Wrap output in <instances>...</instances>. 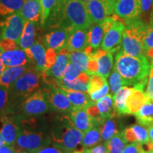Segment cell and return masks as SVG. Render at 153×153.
Here are the masks:
<instances>
[{
	"label": "cell",
	"mask_w": 153,
	"mask_h": 153,
	"mask_svg": "<svg viewBox=\"0 0 153 153\" xmlns=\"http://www.w3.org/2000/svg\"><path fill=\"white\" fill-rule=\"evenodd\" d=\"M19 133L14 148L16 153H34L52 144L51 131L36 118H22L19 116Z\"/></svg>",
	"instance_id": "1"
},
{
	"label": "cell",
	"mask_w": 153,
	"mask_h": 153,
	"mask_svg": "<svg viewBox=\"0 0 153 153\" xmlns=\"http://www.w3.org/2000/svg\"><path fill=\"white\" fill-rule=\"evenodd\" d=\"M51 16H55L57 26L67 28L70 32L88 29L92 26L86 4L80 0H60L50 17Z\"/></svg>",
	"instance_id": "2"
},
{
	"label": "cell",
	"mask_w": 153,
	"mask_h": 153,
	"mask_svg": "<svg viewBox=\"0 0 153 153\" xmlns=\"http://www.w3.org/2000/svg\"><path fill=\"white\" fill-rule=\"evenodd\" d=\"M114 68L124 80L125 87L135 86L147 79L150 73V63L145 56L134 57L119 51L115 58Z\"/></svg>",
	"instance_id": "3"
},
{
	"label": "cell",
	"mask_w": 153,
	"mask_h": 153,
	"mask_svg": "<svg viewBox=\"0 0 153 153\" xmlns=\"http://www.w3.org/2000/svg\"><path fill=\"white\" fill-rule=\"evenodd\" d=\"M50 131L53 145L70 153L81 144L85 135L83 132L76 128L68 115L57 118Z\"/></svg>",
	"instance_id": "4"
},
{
	"label": "cell",
	"mask_w": 153,
	"mask_h": 153,
	"mask_svg": "<svg viewBox=\"0 0 153 153\" xmlns=\"http://www.w3.org/2000/svg\"><path fill=\"white\" fill-rule=\"evenodd\" d=\"M41 72L35 68H29L21 76L15 83L9 88V104L7 115L13 114L16 108L18 102H22L26 97L38 91L41 86Z\"/></svg>",
	"instance_id": "5"
},
{
	"label": "cell",
	"mask_w": 153,
	"mask_h": 153,
	"mask_svg": "<svg viewBox=\"0 0 153 153\" xmlns=\"http://www.w3.org/2000/svg\"><path fill=\"white\" fill-rule=\"evenodd\" d=\"M124 24L125 29L122 38V51L131 56H145L143 40L148 25L140 19Z\"/></svg>",
	"instance_id": "6"
},
{
	"label": "cell",
	"mask_w": 153,
	"mask_h": 153,
	"mask_svg": "<svg viewBox=\"0 0 153 153\" xmlns=\"http://www.w3.org/2000/svg\"><path fill=\"white\" fill-rule=\"evenodd\" d=\"M70 51L67 48L60 50L57 52L56 60L54 65L48 70H45L41 72L42 79L45 85L55 86L57 87L58 83L62 79L63 74L69 63Z\"/></svg>",
	"instance_id": "7"
},
{
	"label": "cell",
	"mask_w": 153,
	"mask_h": 153,
	"mask_svg": "<svg viewBox=\"0 0 153 153\" xmlns=\"http://www.w3.org/2000/svg\"><path fill=\"white\" fill-rule=\"evenodd\" d=\"M26 21L22 13L18 11L0 22V40L8 38L16 41L19 45Z\"/></svg>",
	"instance_id": "8"
},
{
	"label": "cell",
	"mask_w": 153,
	"mask_h": 153,
	"mask_svg": "<svg viewBox=\"0 0 153 153\" xmlns=\"http://www.w3.org/2000/svg\"><path fill=\"white\" fill-rule=\"evenodd\" d=\"M23 112L26 116H41L52 110L42 89L28 96L22 103Z\"/></svg>",
	"instance_id": "9"
},
{
	"label": "cell",
	"mask_w": 153,
	"mask_h": 153,
	"mask_svg": "<svg viewBox=\"0 0 153 153\" xmlns=\"http://www.w3.org/2000/svg\"><path fill=\"white\" fill-rule=\"evenodd\" d=\"M42 90L52 110L69 114L74 108L68 97L59 87L46 85Z\"/></svg>",
	"instance_id": "10"
},
{
	"label": "cell",
	"mask_w": 153,
	"mask_h": 153,
	"mask_svg": "<svg viewBox=\"0 0 153 153\" xmlns=\"http://www.w3.org/2000/svg\"><path fill=\"white\" fill-rule=\"evenodd\" d=\"M114 14L123 24L140 19L142 8L140 0H117Z\"/></svg>",
	"instance_id": "11"
},
{
	"label": "cell",
	"mask_w": 153,
	"mask_h": 153,
	"mask_svg": "<svg viewBox=\"0 0 153 153\" xmlns=\"http://www.w3.org/2000/svg\"><path fill=\"white\" fill-rule=\"evenodd\" d=\"M117 0H93L86 3L87 11L92 24H99L104 19L114 12V7Z\"/></svg>",
	"instance_id": "12"
},
{
	"label": "cell",
	"mask_w": 153,
	"mask_h": 153,
	"mask_svg": "<svg viewBox=\"0 0 153 153\" xmlns=\"http://www.w3.org/2000/svg\"><path fill=\"white\" fill-rule=\"evenodd\" d=\"M124 29L125 24L116 16V20L115 21L112 27L104 34L101 43L102 49L112 53L117 51L120 48V45L122 43Z\"/></svg>",
	"instance_id": "13"
},
{
	"label": "cell",
	"mask_w": 153,
	"mask_h": 153,
	"mask_svg": "<svg viewBox=\"0 0 153 153\" xmlns=\"http://www.w3.org/2000/svg\"><path fill=\"white\" fill-rule=\"evenodd\" d=\"M19 116L5 115L0 117V132L5 145L14 146L19 133Z\"/></svg>",
	"instance_id": "14"
},
{
	"label": "cell",
	"mask_w": 153,
	"mask_h": 153,
	"mask_svg": "<svg viewBox=\"0 0 153 153\" xmlns=\"http://www.w3.org/2000/svg\"><path fill=\"white\" fill-rule=\"evenodd\" d=\"M70 33L69 30L65 28H55L45 36V43L48 48L53 49L57 52L66 47Z\"/></svg>",
	"instance_id": "15"
},
{
	"label": "cell",
	"mask_w": 153,
	"mask_h": 153,
	"mask_svg": "<svg viewBox=\"0 0 153 153\" xmlns=\"http://www.w3.org/2000/svg\"><path fill=\"white\" fill-rule=\"evenodd\" d=\"M0 55L6 68L26 65L30 61L24 50L19 48L10 51H0Z\"/></svg>",
	"instance_id": "16"
},
{
	"label": "cell",
	"mask_w": 153,
	"mask_h": 153,
	"mask_svg": "<svg viewBox=\"0 0 153 153\" xmlns=\"http://www.w3.org/2000/svg\"><path fill=\"white\" fill-rule=\"evenodd\" d=\"M24 51L36 70L40 72L45 70L46 51L41 43L36 42L31 47L24 50Z\"/></svg>",
	"instance_id": "17"
},
{
	"label": "cell",
	"mask_w": 153,
	"mask_h": 153,
	"mask_svg": "<svg viewBox=\"0 0 153 153\" xmlns=\"http://www.w3.org/2000/svg\"><path fill=\"white\" fill-rule=\"evenodd\" d=\"M68 116L76 128L84 133H86L94 127L92 118L88 115L85 108H74L72 111L68 114Z\"/></svg>",
	"instance_id": "18"
},
{
	"label": "cell",
	"mask_w": 153,
	"mask_h": 153,
	"mask_svg": "<svg viewBox=\"0 0 153 153\" xmlns=\"http://www.w3.org/2000/svg\"><path fill=\"white\" fill-rule=\"evenodd\" d=\"M97 60L98 72L97 73L107 78L111 73L113 67V53L103 49H97L91 55Z\"/></svg>",
	"instance_id": "19"
},
{
	"label": "cell",
	"mask_w": 153,
	"mask_h": 153,
	"mask_svg": "<svg viewBox=\"0 0 153 153\" xmlns=\"http://www.w3.org/2000/svg\"><path fill=\"white\" fill-rule=\"evenodd\" d=\"M88 29L74 30L70 33L66 48L70 52L84 51L88 46Z\"/></svg>",
	"instance_id": "20"
},
{
	"label": "cell",
	"mask_w": 153,
	"mask_h": 153,
	"mask_svg": "<svg viewBox=\"0 0 153 153\" xmlns=\"http://www.w3.org/2000/svg\"><path fill=\"white\" fill-rule=\"evenodd\" d=\"M148 95L144 89L134 86L132 92L127 100V108L129 114L135 115L142 108L148 99Z\"/></svg>",
	"instance_id": "21"
},
{
	"label": "cell",
	"mask_w": 153,
	"mask_h": 153,
	"mask_svg": "<svg viewBox=\"0 0 153 153\" xmlns=\"http://www.w3.org/2000/svg\"><path fill=\"white\" fill-rule=\"evenodd\" d=\"M133 88L123 87L113 96L114 108L117 116L128 115L127 108V100L131 95Z\"/></svg>",
	"instance_id": "22"
},
{
	"label": "cell",
	"mask_w": 153,
	"mask_h": 153,
	"mask_svg": "<svg viewBox=\"0 0 153 153\" xmlns=\"http://www.w3.org/2000/svg\"><path fill=\"white\" fill-rule=\"evenodd\" d=\"M29 68L27 65L24 66L6 68L4 71L0 76V86L9 89Z\"/></svg>",
	"instance_id": "23"
},
{
	"label": "cell",
	"mask_w": 153,
	"mask_h": 153,
	"mask_svg": "<svg viewBox=\"0 0 153 153\" xmlns=\"http://www.w3.org/2000/svg\"><path fill=\"white\" fill-rule=\"evenodd\" d=\"M89 79H90V75H89L86 72L83 71L78 76V77L73 81L68 82L60 80L57 87L63 89L87 93Z\"/></svg>",
	"instance_id": "24"
},
{
	"label": "cell",
	"mask_w": 153,
	"mask_h": 153,
	"mask_svg": "<svg viewBox=\"0 0 153 153\" xmlns=\"http://www.w3.org/2000/svg\"><path fill=\"white\" fill-rule=\"evenodd\" d=\"M20 12L26 21L37 24L41 21V8L40 0H26Z\"/></svg>",
	"instance_id": "25"
},
{
	"label": "cell",
	"mask_w": 153,
	"mask_h": 153,
	"mask_svg": "<svg viewBox=\"0 0 153 153\" xmlns=\"http://www.w3.org/2000/svg\"><path fill=\"white\" fill-rule=\"evenodd\" d=\"M60 89L68 97L74 108H79V109L85 108L90 103L92 102L88 93L68 90V89Z\"/></svg>",
	"instance_id": "26"
},
{
	"label": "cell",
	"mask_w": 153,
	"mask_h": 153,
	"mask_svg": "<svg viewBox=\"0 0 153 153\" xmlns=\"http://www.w3.org/2000/svg\"><path fill=\"white\" fill-rule=\"evenodd\" d=\"M137 121L145 128L153 125V101L148 98L142 108L135 114Z\"/></svg>",
	"instance_id": "27"
},
{
	"label": "cell",
	"mask_w": 153,
	"mask_h": 153,
	"mask_svg": "<svg viewBox=\"0 0 153 153\" xmlns=\"http://www.w3.org/2000/svg\"><path fill=\"white\" fill-rule=\"evenodd\" d=\"M35 23L26 21L22 36L19 42V45L23 50L31 47L36 43V26Z\"/></svg>",
	"instance_id": "28"
},
{
	"label": "cell",
	"mask_w": 153,
	"mask_h": 153,
	"mask_svg": "<svg viewBox=\"0 0 153 153\" xmlns=\"http://www.w3.org/2000/svg\"><path fill=\"white\" fill-rule=\"evenodd\" d=\"M96 103L99 108V114L103 119L106 120L107 118L117 117L114 108L113 97L111 94H108Z\"/></svg>",
	"instance_id": "29"
},
{
	"label": "cell",
	"mask_w": 153,
	"mask_h": 153,
	"mask_svg": "<svg viewBox=\"0 0 153 153\" xmlns=\"http://www.w3.org/2000/svg\"><path fill=\"white\" fill-rule=\"evenodd\" d=\"M104 33L100 24H94L88 28V45L97 50L101 45Z\"/></svg>",
	"instance_id": "30"
},
{
	"label": "cell",
	"mask_w": 153,
	"mask_h": 153,
	"mask_svg": "<svg viewBox=\"0 0 153 153\" xmlns=\"http://www.w3.org/2000/svg\"><path fill=\"white\" fill-rule=\"evenodd\" d=\"M26 0H0V17L20 11Z\"/></svg>",
	"instance_id": "31"
},
{
	"label": "cell",
	"mask_w": 153,
	"mask_h": 153,
	"mask_svg": "<svg viewBox=\"0 0 153 153\" xmlns=\"http://www.w3.org/2000/svg\"><path fill=\"white\" fill-rule=\"evenodd\" d=\"M101 140L100 127H93L87 132L82 138L81 145L83 149H90Z\"/></svg>",
	"instance_id": "32"
},
{
	"label": "cell",
	"mask_w": 153,
	"mask_h": 153,
	"mask_svg": "<svg viewBox=\"0 0 153 153\" xmlns=\"http://www.w3.org/2000/svg\"><path fill=\"white\" fill-rule=\"evenodd\" d=\"M127 143V141L124 138L122 131H118L109 140L106 142V145L108 148V153H123Z\"/></svg>",
	"instance_id": "33"
},
{
	"label": "cell",
	"mask_w": 153,
	"mask_h": 153,
	"mask_svg": "<svg viewBox=\"0 0 153 153\" xmlns=\"http://www.w3.org/2000/svg\"><path fill=\"white\" fill-rule=\"evenodd\" d=\"M115 118H107L100 127L101 140L104 143L109 140L115 134L118 132L117 122Z\"/></svg>",
	"instance_id": "34"
},
{
	"label": "cell",
	"mask_w": 153,
	"mask_h": 153,
	"mask_svg": "<svg viewBox=\"0 0 153 153\" xmlns=\"http://www.w3.org/2000/svg\"><path fill=\"white\" fill-rule=\"evenodd\" d=\"M69 61L79 68L82 71L87 72L89 56L85 51H73L69 54Z\"/></svg>",
	"instance_id": "35"
},
{
	"label": "cell",
	"mask_w": 153,
	"mask_h": 153,
	"mask_svg": "<svg viewBox=\"0 0 153 153\" xmlns=\"http://www.w3.org/2000/svg\"><path fill=\"white\" fill-rule=\"evenodd\" d=\"M60 0H40L41 8V23L42 26L45 24L48 19H49L51 13L55 9Z\"/></svg>",
	"instance_id": "36"
},
{
	"label": "cell",
	"mask_w": 153,
	"mask_h": 153,
	"mask_svg": "<svg viewBox=\"0 0 153 153\" xmlns=\"http://www.w3.org/2000/svg\"><path fill=\"white\" fill-rule=\"evenodd\" d=\"M106 83H107L106 78L104 77V76L98 73L92 74L90 76V79H89V84H88L87 93L89 94L91 93L100 90Z\"/></svg>",
	"instance_id": "37"
},
{
	"label": "cell",
	"mask_w": 153,
	"mask_h": 153,
	"mask_svg": "<svg viewBox=\"0 0 153 153\" xmlns=\"http://www.w3.org/2000/svg\"><path fill=\"white\" fill-rule=\"evenodd\" d=\"M132 131L135 135L136 142L143 145H146L150 141L149 137L148 130L141 125H133L131 126Z\"/></svg>",
	"instance_id": "38"
},
{
	"label": "cell",
	"mask_w": 153,
	"mask_h": 153,
	"mask_svg": "<svg viewBox=\"0 0 153 153\" xmlns=\"http://www.w3.org/2000/svg\"><path fill=\"white\" fill-rule=\"evenodd\" d=\"M108 85L113 94H116L122 87H125L123 77L114 68L109 76V85Z\"/></svg>",
	"instance_id": "39"
},
{
	"label": "cell",
	"mask_w": 153,
	"mask_h": 153,
	"mask_svg": "<svg viewBox=\"0 0 153 153\" xmlns=\"http://www.w3.org/2000/svg\"><path fill=\"white\" fill-rule=\"evenodd\" d=\"M83 72L82 70H80L79 68H77L76 65H74L73 63L69 62L67 65L65 70L64 74H63L62 79L61 80L64 81L71 82L76 79L78 77L82 72Z\"/></svg>",
	"instance_id": "40"
},
{
	"label": "cell",
	"mask_w": 153,
	"mask_h": 153,
	"mask_svg": "<svg viewBox=\"0 0 153 153\" xmlns=\"http://www.w3.org/2000/svg\"><path fill=\"white\" fill-rule=\"evenodd\" d=\"M9 104V89L2 86H0V117L7 115Z\"/></svg>",
	"instance_id": "41"
},
{
	"label": "cell",
	"mask_w": 153,
	"mask_h": 153,
	"mask_svg": "<svg viewBox=\"0 0 153 153\" xmlns=\"http://www.w3.org/2000/svg\"><path fill=\"white\" fill-rule=\"evenodd\" d=\"M143 48L145 54L150 50L153 49V26L148 25L145 31L144 40H143Z\"/></svg>",
	"instance_id": "42"
},
{
	"label": "cell",
	"mask_w": 153,
	"mask_h": 153,
	"mask_svg": "<svg viewBox=\"0 0 153 153\" xmlns=\"http://www.w3.org/2000/svg\"><path fill=\"white\" fill-rule=\"evenodd\" d=\"M108 91H109V85H108V83H106L100 90L89 94V95L90 97L91 101H94V102H97V101H99L102 97H104L108 94Z\"/></svg>",
	"instance_id": "43"
},
{
	"label": "cell",
	"mask_w": 153,
	"mask_h": 153,
	"mask_svg": "<svg viewBox=\"0 0 153 153\" xmlns=\"http://www.w3.org/2000/svg\"><path fill=\"white\" fill-rule=\"evenodd\" d=\"M57 52L55 50L51 48H48L46 51V55H45V69L48 70L52 67L56 60Z\"/></svg>",
	"instance_id": "44"
},
{
	"label": "cell",
	"mask_w": 153,
	"mask_h": 153,
	"mask_svg": "<svg viewBox=\"0 0 153 153\" xmlns=\"http://www.w3.org/2000/svg\"><path fill=\"white\" fill-rule=\"evenodd\" d=\"M18 43L13 40L3 38L0 40V51H10L18 48Z\"/></svg>",
	"instance_id": "45"
},
{
	"label": "cell",
	"mask_w": 153,
	"mask_h": 153,
	"mask_svg": "<svg viewBox=\"0 0 153 153\" xmlns=\"http://www.w3.org/2000/svg\"><path fill=\"white\" fill-rule=\"evenodd\" d=\"M145 151L143 144L140 143H132L127 145L123 153H141Z\"/></svg>",
	"instance_id": "46"
},
{
	"label": "cell",
	"mask_w": 153,
	"mask_h": 153,
	"mask_svg": "<svg viewBox=\"0 0 153 153\" xmlns=\"http://www.w3.org/2000/svg\"><path fill=\"white\" fill-rule=\"evenodd\" d=\"M97 72H98V62H97V60L92 56H89L87 70L86 72L89 75L91 76L94 74L97 73Z\"/></svg>",
	"instance_id": "47"
},
{
	"label": "cell",
	"mask_w": 153,
	"mask_h": 153,
	"mask_svg": "<svg viewBox=\"0 0 153 153\" xmlns=\"http://www.w3.org/2000/svg\"><path fill=\"white\" fill-rule=\"evenodd\" d=\"M146 94L148 98L153 101V64L150 68V73H149Z\"/></svg>",
	"instance_id": "48"
},
{
	"label": "cell",
	"mask_w": 153,
	"mask_h": 153,
	"mask_svg": "<svg viewBox=\"0 0 153 153\" xmlns=\"http://www.w3.org/2000/svg\"><path fill=\"white\" fill-rule=\"evenodd\" d=\"M34 153H70L56 146H47L36 151Z\"/></svg>",
	"instance_id": "49"
},
{
	"label": "cell",
	"mask_w": 153,
	"mask_h": 153,
	"mask_svg": "<svg viewBox=\"0 0 153 153\" xmlns=\"http://www.w3.org/2000/svg\"><path fill=\"white\" fill-rule=\"evenodd\" d=\"M90 153H108L106 143H104L103 144H100L92 149H90Z\"/></svg>",
	"instance_id": "50"
},
{
	"label": "cell",
	"mask_w": 153,
	"mask_h": 153,
	"mask_svg": "<svg viewBox=\"0 0 153 153\" xmlns=\"http://www.w3.org/2000/svg\"><path fill=\"white\" fill-rule=\"evenodd\" d=\"M0 153H16L13 145H4L0 148Z\"/></svg>",
	"instance_id": "51"
},
{
	"label": "cell",
	"mask_w": 153,
	"mask_h": 153,
	"mask_svg": "<svg viewBox=\"0 0 153 153\" xmlns=\"http://www.w3.org/2000/svg\"><path fill=\"white\" fill-rule=\"evenodd\" d=\"M5 69H6V66L4 64L2 58H1V55H0V76L1 75V74L3 73V72L4 71Z\"/></svg>",
	"instance_id": "52"
},
{
	"label": "cell",
	"mask_w": 153,
	"mask_h": 153,
	"mask_svg": "<svg viewBox=\"0 0 153 153\" xmlns=\"http://www.w3.org/2000/svg\"><path fill=\"white\" fill-rule=\"evenodd\" d=\"M72 153H90V149H80L78 150H74Z\"/></svg>",
	"instance_id": "53"
},
{
	"label": "cell",
	"mask_w": 153,
	"mask_h": 153,
	"mask_svg": "<svg viewBox=\"0 0 153 153\" xmlns=\"http://www.w3.org/2000/svg\"><path fill=\"white\" fill-rule=\"evenodd\" d=\"M148 134H149V137H150V141L153 142V126H150V127L148 128Z\"/></svg>",
	"instance_id": "54"
},
{
	"label": "cell",
	"mask_w": 153,
	"mask_h": 153,
	"mask_svg": "<svg viewBox=\"0 0 153 153\" xmlns=\"http://www.w3.org/2000/svg\"><path fill=\"white\" fill-rule=\"evenodd\" d=\"M150 26H153V6H152V10H151V12H150Z\"/></svg>",
	"instance_id": "55"
},
{
	"label": "cell",
	"mask_w": 153,
	"mask_h": 153,
	"mask_svg": "<svg viewBox=\"0 0 153 153\" xmlns=\"http://www.w3.org/2000/svg\"><path fill=\"white\" fill-rule=\"evenodd\" d=\"M5 145L4 140L2 135H1V132H0V148H1V147H2L3 145Z\"/></svg>",
	"instance_id": "56"
},
{
	"label": "cell",
	"mask_w": 153,
	"mask_h": 153,
	"mask_svg": "<svg viewBox=\"0 0 153 153\" xmlns=\"http://www.w3.org/2000/svg\"><path fill=\"white\" fill-rule=\"evenodd\" d=\"M80 1H83L84 3H88V2H90V1H93V0H80Z\"/></svg>",
	"instance_id": "57"
},
{
	"label": "cell",
	"mask_w": 153,
	"mask_h": 153,
	"mask_svg": "<svg viewBox=\"0 0 153 153\" xmlns=\"http://www.w3.org/2000/svg\"><path fill=\"white\" fill-rule=\"evenodd\" d=\"M141 153H148V152H147V151H143V152H141Z\"/></svg>",
	"instance_id": "58"
},
{
	"label": "cell",
	"mask_w": 153,
	"mask_h": 153,
	"mask_svg": "<svg viewBox=\"0 0 153 153\" xmlns=\"http://www.w3.org/2000/svg\"><path fill=\"white\" fill-rule=\"evenodd\" d=\"M20 153H28L27 152H20Z\"/></svg>",
	"instance_id": "59"
},
{
	"label": "cell",
	"mask_w": 153,
	"mask_h": 153,
	"mask_svg": "<svg viewBox=\"0 0 153 153\" xmlns=\"http://www.w3.org/2000/svg\"><path fill=\"white\" fill-rule=\"evenodd\" d=\"M148 153H153V151H152V152H149Z\"/></svg>",
	"instance_id": "60"
}]
</instances>
